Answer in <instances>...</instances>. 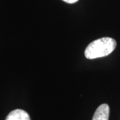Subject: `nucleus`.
Instances as JSON below:
<instances>
[{
  "label": "nucleus",
  "instance_id": "nucleus-1",
  "mask_svg": "<svg viewBox=\"0 0 120 120\" xmlns=\"http://www.w3.org/2000/svg\"><path fill=\"white\" fill-rule=\"evenodd\" d=\"M117 43L112 38H101L94 40L85 50V56L88 60L103 57L109 55L116 49Z\"/></svg>",
  "mask_w": 120,
  "mask_h": 120
},
{
  "label": "nucleus",
  "instance_id": "nucleus-2",
  "mask_svg": "<svg viewBox=\"0 0 120 120\" xmlns=\"http://www.w3.org/2000/svg\"><path fill=\"white\" fill-rule=\"evenodd\" d=\"M109 116V107L106 103L100 105L95 110L92 120H108Z\"/></svg>",
  "mask_w": 120,
  "mask_h": 120
},
{
  "label": "nucleus",
  "instance_id": "nucleus-3",
  "mask_svg": "<svg viewBox=\"0 0 120 120\" xmlns=\"http://www.w3.org/2000/svg\"><path fill=\"white\" fill-rule=\"evenodd\" d=\"M5 120H31L29 114L24 110L17 109L11 112Z\"/></svg>",
  "mask_w": 120,
  "mask_h": 120
},
{
  "label": "nucleus",
  "instance_id": "nucleus-4",
  "mask_svg": "<svg viewBox=\"0 0 120 120\" xmlns=\"http://www.w3.org/2000/svg\"><path fill=\"white\" fill-rule=\"evenodd\" d=\"M62 1H64V2L68 3V4H74L78 1L79 0H62Z\"/></svg>",
  "mask_w": 120,
  "mask_h": 120
}]
</instances>
